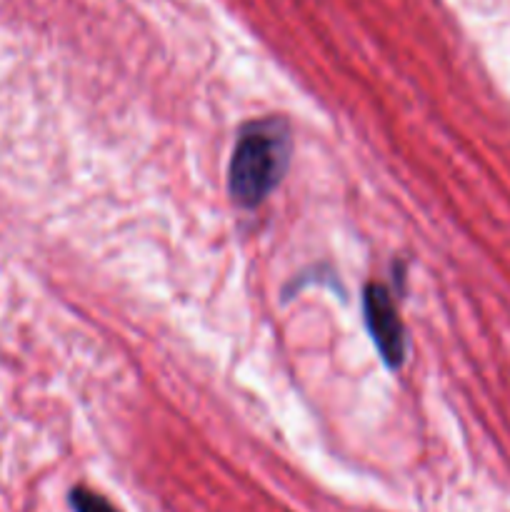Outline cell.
Returning <instances> with one entry per match:
<instances>
[{
	"label": "cell",
	"mask_w": 510,
	"mask_h": 512,
	"mask_svg": "<svg viewBox=\"0 0 510 512\" xmlns=\"http://www.w3.org/2000/svg\"><path fill=\"white\" fill-rule=\"evenodd\" d=\"M290 163V128L285 120L268 118L240 130L230 160V195L240 208L263 203Z\"/></svg>",
	"instance_id": "cell-1"
},
{
	"label": "cell",
	"mask_w": 510,
	"mask_h": 512,
	"mask_svg": "<svg viewBox=\"0 0 510 512\" xmlns=\"http://www.w3.org/2000/svg\"><path fill=\"white\" fill-rule=\"evenodd\" d=\"M70 505L75 512H120L115 505H110L103 495L93 493L88 488H75L70 493Z\"/></svg>",
	"instance_id": "cell-3"
},
{
	"label": "cell",
	"mask_w": 510,
	"mask_h": 512,
	"mask_svg": "<svg viewBox=\"0 0 510 512\" xmlns=\"http://www.w3.org/2000/svg\"><path fill=\"white\" fill-rule=\"evenodd\" d=\"M363 310L365 323H368V330L373 335V343L378 348V353L383 355V360L390 368H398L403 363L405 335L403 323L398 318V308L393 303V295L383 285L370 283L363 295Z\"/></svg>",
	"instance_id": "cell-2"
}]
</instances>
